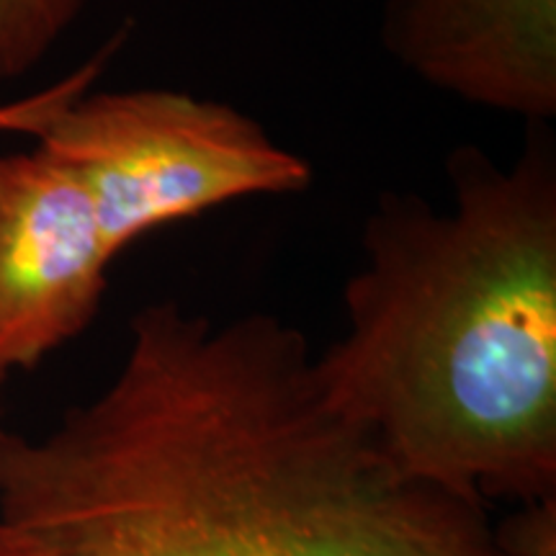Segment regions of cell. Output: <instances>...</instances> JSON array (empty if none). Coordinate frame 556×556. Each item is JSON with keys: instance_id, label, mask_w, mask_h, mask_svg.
I'll return each instance as SVG.
<instances>
[{"instance_id": "8", "label": "cell", "mask_w": 556, "mask_h": 556, "mask_svg": "<svg viewBox=\"0 0 556 556\" xmlns=\"http://www.w3.org/2000/svg\"><path fill=\"white\" fill-rule=\"evenodd\" d=\"M0 556H47L41 548L34 544L31 539H26L24 533H18L16 528L0 520Z\"/></svg>"}, {"instance_id": "5", "label": "cell", "mask_w": 556, "mask_h": 556, "mask_svg": "<svg viewBox=\"0 0 556 556\" xmlns=\"http://www.w3.org/2000/svg\"><path fill=\"white\" fill-rule=\"evenodd\" d=\"M379 34L430 88L528 124L556 116V0H387Z\"/></svg>"}, {"instance_id": "6", "label": "cell", "mask_w": 556, "mask_h": 556, "mask_svg": "<svg viewBox=\"0 0 556 556\" xmlns=\"http://www.w3.org/2000/svg\"><path fill=\"white\" fill-rule=\"evenodd\" d=\"M88 0H0V83L37 67Z\"/></svg>"}, {"instance_id": "3", "label": "cell", "mask_w": 556, "mask_h": 556, "mask_svg": "<svg viewBox=\"0 0 556 556\" xmlns=\"http://www.w3.org/2000/svg\"><path fill=\"white\" fill-rule=\"evenodd\" d=\"M0 124L29 129L80 180L114 258L160 227L232 201L302 193L315 180L258 119L186 90H62L0 111Z\"/></svg>"}, {"instance_id": "4", "label": "cell", "mask_w": 556, "mask_h": 556, "mask_svg": "<svg viewBox=\"0 0 556 556\" xmlns=\"http://www.w3.org/2000/svg\"><path fill=\"white\" fill-rule=\"evenodd\" d=\"M114 261L65 165L39 148L0 155V387L93 323Z\"/></svg>"}, {"instance_id": "2", "label": "cell", "mask_w": 556, "mask_h": 556, "mask_svg": "<svg viewBox=\"0 0 556 556\" xmlns=\"http://www.w3.org/2000/svg\"><path fill=\"white\" fill-rule=\"evenodd\" d=\"M446 212L381 193L348 278V328L317 374L409 477L462 497H556V144L446 163Z\"/></svg>"}, {"instance_id": "1", "label": "cell", "mask_w": 556, "mask_h": 556, "mask_svg": "<svg viewBox=\"0 0 556 556\" xmlns=\"http://www.w3.org/2000/svg\"><path fill=\"white\" fill-rule=\"evenodd\" d=\"M0 520L47 556H516L332 405L302 330L173 299L50 433L0 430Z\"/></svg>"}, {"instance_id": "7", "label": "cell", "mask_w": 556, "mask_h": 556, "mask_svg": "<svg viewBox=\"0 0 556 556\" xmlns=\"http://www.w3.org/2000/svg\"><path fill=\"white\" fill-rule=\"evenodd\" d=\"M497 533L516 556H556V497L526 505Z\"/></svg>"}]
</instances>
